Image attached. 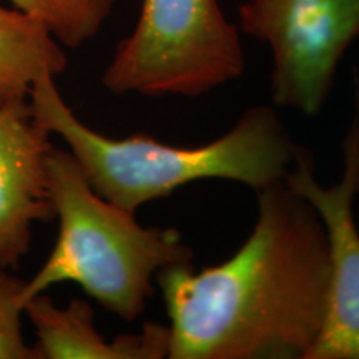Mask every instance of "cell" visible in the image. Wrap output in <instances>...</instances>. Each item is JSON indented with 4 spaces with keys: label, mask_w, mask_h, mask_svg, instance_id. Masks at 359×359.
<instances>
[{
    "label": "cell",
    "mask_w": 359,
    "mask_h": 359,
    "mask_svg": "<svg viewBox=\"0 0 359 359\" xmlns=\"http://www.w3.org/2000/svg\"><path fill=\"white\" fill-rule=\"evenodd\" d=\"M330 241L285 178L258 191V217L226 262L156 273L170 359H308L327 311Z\"/></svg>",
    "instance_id": "1"
},
{
    "label": "cell",
    "mask_w": 359,
    "mask_h": 359,
    "mask_svg": "<svg viewBox=\"0 0 359 359\" xmlns=\"http://www.w3.org/2000/svg\"><path fill=\"white\" fill-rule=\"evenodd\" d=\"M29 102L34 118L64 140L93 190L132 213L201 180H228L258 193L288 175L299 148L268 105L246 110L230 132L206 145L175 147L150 135L114 138L88 127L53 75L34 83Z\"/></svg>",
    "instance_id": "2"
},
{
    "label": "cell",
    "mask_w": 359,
    "mask_h": 359,
    "mask_svg": "<svg viewBox=\"0 0 359 359\" xmlns=\"http://www.w3.org/2000/svg\"><path fill=\"white\" fill-rule=\"evenodd\" d=\"M47 182L58 236L42 266L25 281L24 306L52 286L75 283L103 309L135 321L154 298L156 273L191 263L193 251L177 228L142 226L135 213L93 190L69 150L48 151Z\"/></svg>",
    "instance_id": "3"
},
{
    "label": "cell",
    "mask_w": 359,
    "mask_h": 359,
    "mask_svg": "<svg viewBox=\"0 0 359 359\" xmlns=\"http://www.w3.org/2000/svg\"><path fill=\"white\" fill-rule=\"evenodd\" d=\"M240 34L218 0H142L103 87L115 95L198 98L245 74Z\"/></svg>",
    "instance_id": "4"
},
{
    "label": "cell",
    "mask_w": 359,
    "mask_h": 359,
    "mask_svg": "<svg viewBox=\"0 0 359 359\" xmlns=\"http://www.w3.org/2000/svg\"><path fill=\"white\" fill-rule=\"evenodd\" d=\"M238 29L271 50L273 102L314 116L359 37V0H245Z\"/></svg>",
    "instance_id": "5"
},
{
    "label": "cell",
    "mask_w": 359,
    "mask_h": 359,
    "mask_svg": "<svg viewBox=\"0 0 359 359\" xmlns=\"http://www.w3.org/2000/svg\"><path fill=\"white\" fill-rule=\"evenodd\" d=\"M343 156V175L331 187L318 182L314 156L303 147L298 148L293 167L285 177L320 213L330 241L327 311L308 359H359V230L354 218V200L359 195V87Z\"/></svg>",
    "instance_id": "6"
},
{
    "label": "cell",
    "mask_w": 359,
    "mask_h": 359,
    "mask_svg": "<svg viewBox=\"0 0 359 359\" xmlns=\"http://www.w3.org/2000/svg\"><path fill=\"white\" fill-rule=\"evenodd\" d=\"M52 135L34 118L30 102L0 100V266L29 253L34 224L53 218L47 156Z\"/></svg>",
    "instance_id": "7"
},
{
    "label": "cell",
    "mask_w": 359,
    "mask_h": 359,
    "mask_svg": "<svg viewBox=\"0 0 359 359\" xmlns=\"http://www.w3.org/2000/svg\"><path fill=\"white\" fill-rule=\"evenodd\" d=\"M24 316L35 333V359H163L170 354V326L145 323L138 333L105 338L85 299L58 306L47 293L25 303Z\"/></svg>",
    "instance_id": "8"
},
{
    "label": "cell",
    "mask_w": 359,
    "mask_h": 359,
    "mask_svg": "<svg viewBox=\"0 0 359 359\" xmlns=\"http://www.w3.org/2000/svg\"><path fill=\"white\" fill-rule=\"evenodd\" d=\"M67 67L64 45L42 22L0 4V100L27 102L40 77L57 79Z\"/></svg>",
    "instance_id": "9"
},
{
    "label": "cell",
    "mask_w": 359,
    "mask_h": 359,
    "mask_svg": "<svg viewBox=\"0 0 359 359\" xmlns=\"http://www.w3.org/2000/svg\"><path fill=\"white\" fill-rule=\"evenodd\" d=\"M118 0H11L47 27L64 47L77 50L100 34Z\"/></svg>",
    "instance_id": "10"
},
{
    "label": "cell",
    "mask_w": 359,
    "mask_h": 359,
    "mask_svg": "<svg viewBox=\"0 0 359 359\" xmlns=\"http://www.w3.org/2000/svg\"><path fill=\"white\" fill-rule=\"evenodd\" d=\"M25 281L0 266V359H35L22 326Z\"/></svg>",
    "instance_id": "11"
}]
</instances>
